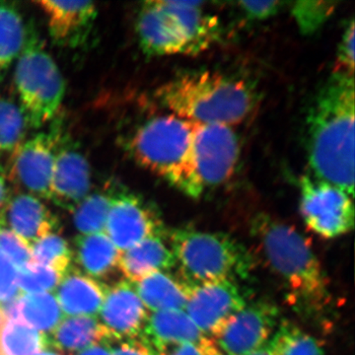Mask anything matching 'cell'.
Listing matches in <instances>:
<instances>
[{
	"label": "cell",
	"mask_w": 355,
	"mask_h": 355,
	"mask_svg": "<svg viewBox=\"0 0 355 355\" xmlns=\"http://www.w3.org/2000/svg\"><path fill=\"white\" fill-rule=\"evenodd\" d=\"M354 76L334 71L307 118L308 160L312 176L354 198Z\"/></svg>",
	"instance_id": "1"
},
{
	"label": "cell",
	"mask_w": 355,
	"mask_h": 355,
	"mask_svg": "<svg viewBox=\"0 0 355 355\" xmlns=\"http://www.w3.org/2000/svg\"><path fill=\"white\" fill-rule=\"evenodd\" d=\"M163 108L196 125H232L253 113L257 95L246 81L214 71L191 72L158 89Z\"/></svg>",
	"instance_id": "2"
},
{
	"label": "cell",
	"mask_w": 355,
	"mask_h": 355,
	"mask_svg": "<svg viewBox=\"0 0 355 355\" xmlns=\"http://www.w3.org/2000/svg\"><path fill=\"white\" fill-rule=\"evenodd\" d=\"M253 233L268 266L282 280L295 304L314 311L328 304V279L304 235L266 216L254 221Z\"/></svg>",
	"instance_id": "3"
},
{
	"label": "cell",
	"mask_w": 355,
	"mask_h": 355,
	"mask_svg": "<svg viewBox=\"0 0 355 355\" xmlns=\"http://www.w3.org/2000/svg\"><path fill=\"white\" fill-rule=\"evenodd\" d=\"M193 125L172 114L154 116L137 128L128 150L148 171L193 198L202 196L191 168Z\"/></svg>",
	"instance_id": "4"
},
{
	"label": "cell",
	"mask_w": 355,
	"mask_h": 355,
	"mask_svg": "<svg viewBox=\"0 0 355 355\" xmlns=\"http://www.w3.org/2000/svg\"><path fill=\"white\" fill-rule=\"evenodd\" d=\"M168 236L180 279L189 287L244 279L253 263L246 248L224 233L180 228Z\"/></svg>",
	"instance_id": "5"
},
{
	"label": "cell",
	"mask_w": 355,
	"mask_h": 355,
	"mask_svg": "<svg viewBox=\"0 0 355 355\" xmlns=\"http://www.w3.org/2000/svg\"><path fill=\"white\" fill-rule=\"evenodd\" d=\"M14 84L28 128L39 130L55 120L64 101V79L31 24L16 60Z\"/></svg>",
	"instance_id": "6"
},
{
	"label": "cell",
	"mask_w": 355,
	"mask_h": 355,
	"mask_svg": "<svg viewBox=\"0 0 355 355\" xmlns=\"http://www.w3.org/2000/svg\"><path fill=\"white\" fill-rule=\"evenodd\" d=\"M354 198L340 187L306 175L300 180V212L315 234L333 239L347 234L354 224Z\"/></svg>",
	"instance_id": "7"
},
{
	"label": "cell",
	"mask_w": 355,
	"mask_h": 355,
	"mask_svg": "<svg viewBox=\"0 0 355 355\" xmlns=\"http://www.w3.org/2000/svg\"><path fill=\"white\" fill-rule=\"evenodd\" d=\"M240 156V142L232 127L193 125L191 168L202 195L216 188L234 174Z\"/></svg>",
	"instance_id": "8"
},
{
	"label": "cell",
	"mask_w": 355,
	"mask_h": 355,
	"mask_svg": "<svg viewBox=\"0 0 355 355\" xmlns=\"http://www.w3.org/2000/svg\"><path fill=\"white\" fill-rule=\"evenodd\" d=\"M62 132L58 125L24 139L10 154L7 180L41 200H49L53 163Z\"/></svg>",
	"instance_id": "9"
},
{
	"label": "cell",
	"mask_w": 355,
	"mask_h": 355,
	"mask_svg": "<svg viewBox=\"0 0 355 355\" xmlns=\"http://www.w3.org/2000/svg\"><path fill=\"white\" fill-rule=\"evenodd\" d=\"M246 304L238 282L218 280L190 287L184 311L205 338L214 340Z\"/></svg>",
	"instance_id": "10"
},
{
	"label": "cell",
	"mask_w": 355,
	"mask_h": 355,
	"mask_svg": "<svg viewBox=\"0 0 355 355\" xmlns=\"http://www.w3.org/2000/svg\"><path fill=\"white\" fill-rule=\"evenodd\" d=\"M110 196L111 207L105 233L121 253L149 236L165 232L157 212L142 198L125 189L112 191Z\"/></svg>",
	"instance_id": "11"
},
{
	"label": "cell",
	"mask_w": 355,
	"mask_h": 355,
	"mask_svg": "<svg viewBox=\"0 0 355 355\" xmlns=\"http://www.w3.org/2000/svg\"><path fill=\"white\" fill-rule=\"evenodd\" d=\"M279 310L266 300L247 302L214 338L227 355H250L266 345L279 322Z\"/></svg>",
	"instance_id": "12"
},
{
	"label": "cell",
	"mask_w": 355,
	"mask_h": 355,
	"mask_svg": "<svg viewBox=\"0 0 355 355\" xmlns=\"http://www.w3.org/2000/svg\"><path fill=\"white\" fill-rule=\"evenodd\" d=\"M90 190L91 169L87 159L76 144L62 135L51 173L49 200L72 212Z\"/></svg>",
	"instance_id": "13"
},
{
	"label": "cell",
	"mask_w": 355,
	"mask_h": 355,
	"mask_svg": "<svg viewBox=\"0 0 355 355\" xmlns=\"http://www.w3.org/2000/svg\"><path fill=\"white\" fill-rule=\"evenodd\" d=\"M99 314L101 324L109 331L112 338L125 340L139 338L149 312L135 284L123 279L109 287Z\"/></svg>",
	"instance_id": "14"
},
{
	"label": "cell",
	"mask_w": 355,
	"mask_h": 355,
	"mask_svg": "<svg viewBox=\"0 0 355 355\" xmlns=\"http://www.w3.org/2000/svg\"><path fill=\"white\" fill-rule=\"evenodd\" d=\"M36 4L46 15L53 43L72 49L85 43L97 18L94 2L44 0Z\"/></svg>",
	"instance_id": "15"
},
{
	"label": "cell",
	"mask_w": 355,
	"mask_h": 355,
	"mask_svg": "<svg viewBox=\"0 0 355 355\" xmlns=\"http://www.w3.org/2000/svg\"><path fill=\"white\" fill-rule=\"evenodd\" d=\"M137 33L142 51L148 55H191L188 42L157 0L144 3L137 19Z\"/></svg>",
	"instance_id": "16"
},
{
	"label": "cell",
	"mask_w": 355,
	"mask_h": 355,
	"mask_svg": "<svg viewBox=\"0 0 355 355\" xmlns=\"http://www.w3.org/2000/svg\"><path fill=\"white\" fill-rule=\"evenodd\" d=\"M0 217L31 249L44 236L57 232L58 220L41 198L18 193L8 198Z\"/></svg>",
	"instance_id": "17"
},
{
	"label": "cell",
	"mask_w": 355,
	"mask_h": 355,
	"mask_svg": "<svg viewBox=\"0 0 355 355\" xmlns=\"http://www.w3.org/2000/svg\"><path fill=\"white\" fill-rule=\"evenodd\" d=\"M159 6L176 21L190 46L191 55L202 53L220 38V24L207 13L203 1L157 0Z\"/></svg>",
	"instance_id": "18"
},
{
	"label": "cell",
	"mask_w": 355,
	"mask_h": 355,
	"mask_svg": "<svg viewBox=\"0 0 355 355\" xmlns=\"http://www.w3.org/2000/svg\"><path fill=\"white\" fill-rule=\"evenodd\" d=\"M109 286L70 266L55 289L64 316L94 317L99 314Z\"/></svg>",
	"instance_id": "19"
},
{
	"label": "cell",
	"mask_w": 355,
	"mask_h": 355,
	"mask_svg": "<svg viewBox=\"0 0 355 355\" xmlns=\"http://www.w3.org/2000/svg\"><path fill=\"white\" fill-rule=\"evenodd\" d=\"M167 233H157L121 254L119 268L130 282H137L151 273L169 272L176 268L171 248L166 244Z\"/></svg>",
	"instance_id": "20"
},
{
	"label": "cell",
	"mask_w": 355,
	"mask_h": 355,
	"mask_svg": "<svg viewBox=\"0 0 355 355\" xmlns=\"http://www.w3.org/2000/svg\"><path fill=\"white\" fill-rule=\"evenodd\" d=\"M154 352L178 343H200L205 336L184 310L149 313L139 336Z\"/></svg>",
	"instance_id": "21"
},
{
	"label": "cell",
	"mask_w": 355,
	"mask_h": 355,
	"mask_svg": "<svg viewBox=\"0 0 355 355\" xmlns=\"http://www.w3.org/2000/svg\"><path fill=\"white\" fill-rule=\"evenodd\" d=\"M7 321L24 324L40 333L50 334L64 319L57 298L49 292L20 294L18 297L1 303Z\"/></svg>",
	"instance_id": "22"
},
{
	"label": "cell",
	"mask_w": 355,
	"mask_h": 355,
	"mask_svg": "<svg viewBox=\"0 0 355 355\" xmlns=\"http://www.w3.org/2000/svg\"><path fill=\"white\" fill-rule=\"evenodd\" d=\"M110 338L112 336L109 331L95 317H69L64 318L55 330L46 334V347L71 354Z\"/></svg>",
	"instance_id": "23"
},
{
	"label": "cell",
	"mask_w": 355,
	"mask_h": 355,
	"mask_svg": "<svg viewBox=\"0 0 355 355\" xmlns=\"http://www.w3.org/2000/svg\"><path fill=\"white\" fill-rule=\"evenodd\" d=\"M121 252L106 233L76 238V258L81 272L98 282L109 279L119 268Z\"/></svg>",
	"instance_id": "24"
},
{
	"label": "cell",
	"mask_w": 355,
	"mask_h": 355,
	"mask_svg": "<svg viewBox=\"0 0 355 355\" xmlns=\"http://www.w3.org/2000/svg\"><path fill=\"white\" fill-rule=\"evenodd\" d=\"M133 284L149 312L184 310L186 307L190 287L169 272L151 273Z\"/></svg>",
	"instance_id": "25"
},
{
	"label": "cell",
	"mask_w": 355,
	"mask_h": 355,
	"mask_svg": "<svg viewBox=\"0 0 355 355\" xmlns=\"http://www.w3.org/2000/svg\"><path fill=\"white\" fill-rule=\"evenodd\" d=\"M26 36L27 26L19 9L10 2L0 1V81L19 57Z\"/></svg>",
	"instance_id": "26"
},
{
	"label": "cell",
	"mask_w": 355,
	"mask_h": 355,
	"mask_svg": "<svg viewBox=\"0 0 355 355\" xmlns=\"http://www.w3.org/2000/svg\"><path fill=\"white\" fill-rule=\"evenodd\" d=\"M268 345L275 355H324L316 338L289 322L277 326Z\"/></svg>",
	"instance_id": "27"
},
{
	"label": "cell",
	"mask_w": 355,
	"mask_h": 355,
	"mask_svg": "<svg viewBox=\"0 0 355 355\" xmlns=\"http://www.w3.org/2000/svg\"><path fill=\"white\" fill-rule=\"evenodd\" d=\"M46 347V335L24 324L6 321L0 331V355H36Z\"/></svg>",
	"instance_id": "28"
},
{
	"label": "cell",
	"mask_w": 355,
	"mask_h": 355,
	"mask_svg": "<svg viewBox=\"0 0 355 355\" xmlns=\"http://www.w3.org/2000/svg\"><path fill=\"white\" fill-rule=\"evenodd\" d=\"M111 196L110 193H90L77 205L73 214L74 226L81 235L105 232L108 220Z\"/></svg>",
	"instance_id": "29"
},
{
	"label": "cell",
	"mask_w": 355,
	"mask_h": 355,
	"mask_svg": "<svg viewBox=\"0 0 355 355\" xmlns=\"http://www.w3.org/2000/svg\"><path fill=\"white\" fill-rule=\"evenodd\" d=\"M27 128L19 105L0 96V159L15 150L25 139Z\"/></svg>",
	"instance_id": "30"
},
{
	"label": "cell",
	"mask_w": 355,
	"mask_h": 355,
	"mask_svg": "<svg viewBox=\"0 0 355 355\" xmlns=\"http://www.w3.org/2000/svg\"><path fill=\"white\" fill-rule=\"evenodd\" d=\"M32 263L57 270L62 275L71 266L72 252L57 232L44 236L31 248Z\"/></svg>",
	"instance_id": "31"
},
{
	"label": "cell",
	"mask_w": 355,
	"mask_h": 355,
	"mask_svg": "<svg viewBox=\"0 0 355 355\" xmlns=\"http://www.w3.org/2000/svg\"><path fill=\"white\" fill-rule=\"evenodd\" d=\"M336 1H297L292 3L291 12L302 34L318 31L335 12Z\"/></svg>",
	"instance_id": "32"
},
{
	"label": "cell",
	"mask_w": 355,
	"mask_h": 355,
	"mask_svg": "<svg viewBox=\"0 0 355 355\" xmlns=\"http://www.w3.org/2000/svg\"><path fill=\"white\" fill-rule=\"evenodd\" d=\"M62 279V273L37 263H31L17 270L18 287L28 294L55 291Z\"/></svg>",
	"instance_id": "33"
},
{
	"label": "cell",
	"mask_w": 355,
	"mask_h": 355,
	"mask_svg": "<svg viewBox=\"0 0 355 355\" xmlns=\"http://www.w3.org/2000/svg\"><path fill=\"white\" fill-rule=\"evenodd\" d=\"M0 253L19 268L32 263L31 249L13 232L0 217Z\"/></svg>",
	"instance_id": "34"
},
{
	"label": "cell",
	"mask_w": 355,
	"mask_h": 355,
	"mask_svg": "<svg viewBox=\"0 0 355 355\" xmlns=\"http://www.w3.org/2000/svg\"><path fill=\"white\" fill-rule=\"evenodd\" d=\"M354 20H350L345 30L336 55L335 72L354 76Z\"/></svg>",
	"instance_id": "35"
},
{
	"label": "cell",
	"mask_w": 355,
	"mask_h": 355,
	"mask_svg": "<svg viewBox=\"0 0 355 355\" xmlns=\"http://www.w3.org/2000/svg\"><path fill=\"white\" fill-rule=\"evenodd\" d=\"M20 294L17 270L3 254L0 253V303L8 302Z\"/></svg>",
	"instance_id": "36"
},
{
	"label": "cell",
	"mask_w": 355,
	"mask_h": 355,
	"mask_svg": "<svg viewBox=\"0 0 355 355\" xmlns=\"http://www.w3.org/2000/svg\"><path fill=\"white\" fill-rule=\"evenodd\" d=\"M238 7L249 20L263 21L279 13L284 6V2L268 0V1H239Z\"/></svg>",
	"instance_id": "37"
},
{
	"label": "cell",
	"mask_w": 355,
	"mask_h": 355,
	"mask_svg": "<svg viewBox=\"0 0 355 355\" xmlns=\"http://www.w3.org/2000/svg\"><path fill=\"white\" fill-rule=\"evenodd\" d=\"M113 355H156V352L139 338L132 340H109Z\"/></svg>",
	"instance_id": "38"
},
{
	"label": "cell",
	"mask_w": 355,
	"mask_h": 355,
	"mask_svg": "<svg viewBox=\"0 0 355 355\" xmlns=\"http://www.w3.org/2000/svg\"><path fill=\"white\" fill-rule=\"evenodd\" d=\"M211 338H205L200 343H178L166 345L156 352V355H207V345Z\"/></svg>",
	"instance_id": "39"
},
{
	"label": "cell",
	"mask_w": 355,
	"mask_h": 355,
	"mask_svg": "<svg viewBox=\"0 0 355 355\" xmlns=\"http://www.w3.org/2000/svg\"><path fill=\"white\" fill-rule=\"evenodd\" d=\"M109 340L87 347V349L79 352L78 354L70 355H113Z\"/></svg>",
	"instance_id": "40"
},
{
	"label": "cell",
	"mask_w": 355,
	"mask_h": 355,
	"mask_svg": "<svg viewBox=\"0 0 355 355\" xmlns=\"http://www.w3.org/2000/svg\"><path fill=\"white\" fill-rule=\"evenodd\" d=\"M9 196L8 180H7L6 169L0 165V210L3 209Z\"/></svg>",
	"instance_id": "41"
},
{
	"label": "cell",
	"mask_w": 355,
	"mask_h": 355,
	"mask_svg": "<svg viewBox=\"0 0 355 355\" xmlns=\"http://www.w3.org/2000/svg\"><path fill=\"white\" fill-rule=\"evenodd\" d=\"M207 355H227L224 354L223 352L218 347L214 340H209L207 345Z\"/></svg>",
	"instance_id": "42"
},
{
	"label": "cell",
	"mask_w": 355,
	"mask_h": 355,
	"mask_svg": "<svg viewBox=\"0 0 355 355\" xmlns=\"http://www.w3.org/2000/svg\"><path fill=\"white\" fill-rule=\"evenodd\" d=\"M250 355H275V354H272V350H270V347H268V343H266V345H263V347H261V349L256 350V352H254L253 354H251Z\"/></svg>",
	"instance_id": "43"
},
{
	"label": "cell",
	"mask_w": 355,
	"mask_h": 355,
	"mask_svg": "<svg viewBox=\"0 0 355 355\" xmlns=\"http://www.w3.org/2000/svg\"><path fill=\"white\" fill-rule=\"evenodd\" d=\"M36 355H70V354H62V352H58V350L51 349V347H44L42 352H40L39 354Z\"/></svg>",
	"instance_id": "44"
},
{
	"label": "cell",
	"mask_w": 355,
	"mask_h": 355,
	"mask_svg": "<svg viewBox=\"0 0 355 355\" xmlns=\"http://www.w3.org/2000/svg\"><path fill=\"white\" fill-rule=\"evenodd\" d=\"M6 317L4 315L3 311L0 308V331H1L2 328H3L4 324L6 323Z\"/></svg>",
	"instance_id": "45"
}]
</instances>
